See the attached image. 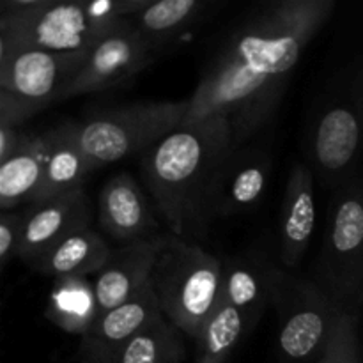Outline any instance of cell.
Segmentation results:
<instances>
[{"instance_id":"cell-1","label":"cell","mask_w":363,"mask_h":363,"mask_svg":"<svg viewBox=\"0 0 363 363\" xmlns=\"http://www.w3.org/2000/svg\"><path fill=\"white\" fill-rule=\"evenodd\" d=\"M333 9L335 0H272L255 6L202 66L184 124L223 117L236 147L247 145L277 113L294 67Z\"/></svg>"},{"instance_id":"cell-2","label":"cell","mask_w":363,"mask_h":363,"mask_svg":"<svg viewBox=\"0 0 363 363\" xmlns=\"http://www.w3.org/2000/svg\"><path fill=\"white\" fill-rule=\"evenodd\" d=\"M236 149L223 117L183 124L142 152L144 183L170 234L194 243L209 230L208 199L227 156Z\"/></svg>"},{"instance_id":"cell-3","label":"cell","mask_w":363,"mask_h":363,"mask_svg":"<svg viewBox=\"0 0 363 363\" xmlns=\"http://www.w3.org/2000/svg\"><path fill=\"white\" fill-rule=\"evenodd\" d=\"M151 0H41L34 11L0 14V64L25 50L87 53Z\"/></svg>"},{"instance_id":"cell-4","label":"cell","mask_w":363,"mask_h":363,"mask_svg":"<svg viewBox=\"0 0 363 363\" xmlns=\"http://www.w3.org/2000/svg\"><path fill=\"white\" fill-rule=\"evenodd\" d=\"M305 163L335 191L357 176L363 156V55L330 84L305 131Z\"/></svg>"},{"instance_id":"cell-5","label":"cell","mask_w":363,"mask_h":363,"mask_svg":"<svg viewBox=\"0 0 363 363\" xmlns=\"http://www.w3.org/2000/svg\"><path fill=\"white\" fill-rule=\"evenodd\" d=\"M222 269V259L176 236H170L156 259L149 286L158 298L160 311L194 340L218 305Z\"/></svg>"},{"instance_id":"cell-6","label":"cell","mask_w":363,"mask_h":363,"mask_svg":"<svg viewBox=\"0 0 363 363\" xmlns=\"http://www.w3.org/2000/svg\"><path fill=\"white\" fill-rule=\"evenodd\" d=\"M190 101H145L101 110L78 123L91 170L145 152L186 123Z\"/></svg>"},{"instance_id":"cell-7","label":"cell","mask_w":363,"mask_h":363,"mask_svg":"<svg viewBox=\"0 0 363 363\" xmlns=\"http://www.w3.org/2000/svg\"><path fill=\"white\" fill-rule=\"evenodd\" d=\"M314 282L342 308L360 312L363 293V172L332 191Z\"/></svg>"},{"instance_id":"cell-8","label":"cell","mask_w":363,"mask_h":363,"mask_svg":"<svg viewBox=\"0 0 363 363\" xmlns=\"http://www.w3.org/2000/svg\"><path fill=\"white\" fill-rule=\"evenodd\" d=\"M269 305L279 321V350L287 363H307L321 357L339 305L314 280L264 257Z\"/></svg>"},{"instance_id":"cell-9","label":"cell","mask_w":363,"mask_h":363,"mask_svg":"<svg viewBox=\"0 0 363 363\" xmlns=\"http://www.w3.org/2000/svg\"><path fill=\"white\" fill-rule=\"evenodd\" d=\"M85 57L87 53L25 50L0 64V124L20 128L48 105L60 101Z\"/></svg>"},{"instance_id":"cell-10","label":"cell","mask_w":363,"mask_h":363,"mask_svg":"<svg viewBox=\"0 0 363 363\" xmlns=\"http://www.w3.org/2000/svg\"><path fill=\"white\" fill-rule=\"evenodd\" d=\"M156 59L158 57L138 34L131 18H128L89 50L78 73L64 89L60 101L128 84Z\"/></svg>"},{"instance_id":"cell-11","label":"cell","mask_w":363,"mask_h":363,"mask_svg":"<svg viewBox=\"0 0 363 363\" xmlns=\"http://www.w3.org/2000/svg\"><path fill=\"white\" fill-rule=\"evenodd\" d=\"M272 176V156L262 149L241 145L222 163L208 199V223L247 215L264 199Z\"/></svg>"},{"instance_id":"cell-12","label":"cell","mask_w":363,"mask_h":363,"mask_svg":"<svg viewBox=\"0 0 363 363\" xmlns=\"http://www.w3.org/2000/svg\"><path fill=\"white\" fill-rule=\"evenodd\" d=\"M91 227V204L84 188L34 202L23 211V227L18 259L27 266L77 230Z\"/></svg>"},{"instance_id":"cell-13","label":"cell","mask_w":363,"mask_h":363,"mask_svg":"<svg viewBox=\"0 0 363 363\" xmlns=\"http://www.w3.org/2000/svg\"><path fill=\"white\" fill-rule=\"evenodd\" d=\"M160 314L158 298L147 284L126 303L99 315L80 337L78 363H113L121 350Z\"/></svg>"},{"instance_id":"cell-14","label":"cell","mask_w":363,"mask_h":363,"mask_svg":"<svg viewBox=\"0 0 363 363\" xmlns=\"http://www.w3.org/2000/svg\"><path fill=\"white\" fill-rule=\"evenodd\" d=\"M170 236H155L112 250L105 268L94 279L99 315L126 303L147 286L156 259L169 245Z\"/></svg>"},{"instance_id":"cell-15","label":"cell","mask_w":363,"mask_h":363,"mask_svg":"<svg viewBox=\"0 0 363 363\" xmlns=\"http://www.w3.org/2000/svg\"><path fill=\"white\" fill-rule=\"evenodd\" d=\"M315 177L305 162L291 167L282 197L279 255L289 272L300 268L315 230Z\"/></svg>"},{"instance_id":"cell-16","label":"cell","mask_w":363,"mask_h":363,"mask_svg":"<svg viewBox=\"0 0 363 363\" xmlns=\"http://www.w3.org/2000/svg\"><path fill=\"white\" fill-rule=\"evenodd\" d=\"M98 220L103 233L119 245L149 240L158 230L147 197L128 172L116 174L101 188Z\"/></svg>"},{"instance_id":"cell-17","label":"cell","mask_w":363,"mask_h":363,"mask_svg":"<svg viewBox=\"0 0 363 363\" xmlns=\"http://www.w3.org/2000/svg\"><path fill=\"white\" fill-rule=\"evenodd\" d=\"M91 172V163L78 137V123H64L52 128L46 131L45 176L34 202L84 188L85 177Z\"/></svg>"},{"instance_id":"cell-18","label":"cell","mask_w":363,"mask_h":363,"mask_svg":"<svg viewBox=\"0 0 363 363\" xmlns=\"http://www.w3.org/2000/svg\"><path fill=\"white\" fill-rule=\"evenodd\" d=\"M213 7L215 4L208 0H151L131 18V23L160 57L197 27Z\"/></svg>"},{"instance_id":"cell-19","label":"cell","mask_w":363,"mask_h":363,"mask_svg":"<svg viewBox=\"0 0 363 363\" xmlns=\"http://www.w3.org/2000/svg\"><path fill=\"white\" fill-rule=\"evenodd\" d=\"M266 255L245 254L223 261L220 301L240 311L254 330L269 305V286L264 269Z\"/></svg>"},{"instance_id":"cell-20","label":"cell","mask_w":363,"mask_h":363,"mask_svg":"<svg viewBox=\"0 0 363 363\" xmlns=\"http://www.w3.org/2000/svg\"><path fill=\"white\" fill-rule=\"evenodd\" d=\"M112 248L91 227L77 230L30 264L34 272L53 277L98 275L110 259Z\"/></svg>"},{"instance_id":"cell-21","label":"cell","mask_w":363,"mask_h":363,"mask_svg":"<svg viewBox=\"0 0 363 363\" xmlns=\"http://www.w3.org/2000/svg\"><path fill=\"white\" fill-rule=\"evenodd\" d=\"M46 133H28L14 155L0 162V208L14 211L23 202L34 204L43 184Z\"/></svg>"},{"instance_id":"cell-22","label":"cell","mask_w":363,"mask_h":363,"mask_svg":"<svg viewBox=\"0 0 363 363\" xmlns=\"http://www.w3.org/2000/svg\"><path fill=\"white\" fill-rule=\"evenodd\" d=\"M45 318L62 332L84 337L99 318L94 282L89 277H60L53 280Z\"/></svg>"},{"instance_id":"cell-23","label":"cell","mask_w":363,"mask_h":363,"mask_svg":"<svg viewBox=\"0 0 363 363\" xmlns=\"http://www.w3.org/2000/svg\"><path fill=\"white\" fill-rule=\"evenodd\" d=\"M250 332V325L240 311L218 303L195 339L197 363H227Z\"/></svg>"},{"instance_id":"cell-24","label":"cell","mask_w":363,"mask_h":363,"mask_svg":"<svg viewBox=\"0 0 363 363\" xmlns=\"http://www.w3.org/2000/svg\"><path fill=\"white\" fill-rule=\"evenodd\" d=\"M183 357L179 330L160 314L121 350L113 363H181Z\"/></svg>"},{"instance_id":"cell-25","label":"cell","mask_w":363,"mask_h":363,"mask_svg":"<svg viewBox=\"0 0 363 363\" xmlns=\"http://www.w3.org/2000/svg\"><path fill=\"white\" fill-rule=\"evenodd\" d=\"M360 318L350 308H337L332 330L318 363H360Z\"/></svg>"},{"instance_id":"cell-26","label":"cell","mask_w":363,"mask_h":363,"mask_svg":"<svg viewBox=\"0 0 363 363\" xmlns=\"http://www.w3.org/2000/svg\"><path fill=\"white\" fill-rule=\"evenodd\" d=\"M21 227H23V213L2 211L0 215V268L2 269H6L14 257H18Z\"/></svg>"},{"instance_id":"cell-27","label":"cell","mask_w":363,"mask_h":363,"mask_svg":"<svg viewBox=\"0 0 363 363\" xmlns=\"http://www.w3.org/2000/svg\"><path fill=\"white\" fill-rule=\"evenodd\" d=\"M27 135L28 133L20 131L18 128L0 124V162H4L11 155H14L23 145Z\"/></svg>"},{"instance_id":"cell-28","label":"cell","mask_w":363,"mask_h":363,"mask_svg":"<svg viewBox=\"0 0 363 363\" xmlns=\"http://www.w3.org/2000/svg\"><path fill=\"white\" fill-rule=\"evenodd\" d=\"M360 314L363 315V293H362V301H360Z\"/></svg>"}]
</instances>
